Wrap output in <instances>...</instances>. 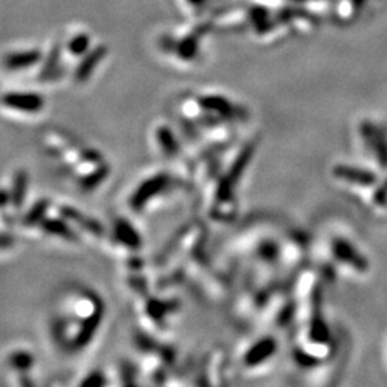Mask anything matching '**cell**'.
<instances>
[{
  "label": "cell",
  "instance_id": "19",
  "mask_svg": "<svg viewBox=\"0 0 387 387\" xmlns=\"http://www.w3.org/2000/svg\"><path fill=\"white\" fill-rule=\"evenodd\" d=\"M85 48H86V39L82 38V36L76 38V39L72 42V46H71V49H72L75 53H81Z\"/></svg>",
  "mask_w": 387,
  "mask_h": 387
},
{
  "label": "cell",
  "instance_id": "1",
  "mask_svg": "<svg viewBox=\"0 0 387 387\" xmlns=\"http://www.w3.org/2000/svg\"><path fill=\"white\" fill-rule=\"evenodd\" d=\"M360 136L367 145V148L373 152L380 166L387 168V134L383 128L375 125L373 122L363 121L360 123Z\"/></svg>",
  "mask_w": 387,
  "mask_h": 387
},
{
  "label": "cell",
  "instance_id": "15",
  "mask_svg": "<svg viewBox=\"0 0 387 387\" xmlns=\"http://www.w3.org/2000/svg\"><path fill=\"white\" fill-rule=\"evenodd\" d=\"M8 363L10 364L12 369H14L16 371H19L21 375H25L26 371H29L30 369L34 367L35 363V358L34 354L26 350H16L12 351L8 358Z\"/></svg>",
  "mask_w": 387,
  "mask_h": 387
},
{
  "label": "cell",
  "instance_id": "14",
  "mask_svg": "<svg viewBox=\"0 0 387 387\" xmlns=\"http://www.w3.org/2000/svg\"><path fill=\"white\" fill-rule=\"evenodd\" d=\"M26 190H27V174L25 171H18L16 175L13 177L12 188L9 191L10 205H13L14 208L19 210L23 205V199L26 197Z\"/></svg>",
  "mask_w": 387,
  "mask_h": 387
},
{
  "label": "cell",
  "instance_id": "21",
  "mask_svg": "<svg viewBox=\"0 0 387 387\" xmlns=\"http://www.w3.org/2000/svg\"><path fill=\"white\" fill-rule=\"evenodd\" d=\"M384 188H386V190H387V181H386V185H384Z\"/></svg>",
  "mask_w": 387,
  "mask_h": 387
},
{
  "label": "cell",
  "instance_id": "3",
  "mask_svg": "<svg viewBox=\"0 0 387 387\" xmlns=\"http://www.w3.org/2000/svg\"><path fill=\"white\" fill-rule=\"evenodd\" d=\"M3 103L22 114H38L45 108V98L34 92H12L3 97Z\"/></svg>",
  "mask_w": 387,
  "mask_h": 387
},
{
  "label": "cell",
  "instance_id": "7",
  "mask_svg": "<svg viewBox=\"0 0 387 387\" xmlns=\"http://www.w3.org/2000/svg\"><path fill=\"white\" fill-rule=\"evenodd\" d=\"M275 349H277V342L274 338L267 337V338L260 340V342H257L249 351H247L245 358H244L245 366L254 367L262 362H266L274 354Z\"/></svg>",
  "mask_w": 387,
  "mask_h": 387
},
{
  "label": "cell",
  "instance_id": "10",
  "mask_svg": "<svg viewBox=\"0 0 387 387\" xmlns=\"http://www.w3.org/2000/svg\"><path fill=\"white\" fill-rule=\"evenodd\" d=\"M254 145H247L241 152L240 155L237 157V160L234 161V164L231 165V169H229V173L227 174V177L224 178V181L229 185V187L234 188V185L240 181V178L242 177L244 171H245V168L247 165H249L251 162V158H253V155H254Z\"/></svg>",
  "mask_w": 387,
  "mask_h": 387
},
{
  "label": "cell",
  "instance_id": "17",
  "mask_svg": "<svg viewBox=\"0 0 387 387\" xmlns=\"http://www.w3.org/2000/svg\"><path fill=\"white\" fill-rule=\"evenodd\" d=\"M46 210H48V203L46 201H43V203H38L35 205L34 210H30L26 215V219H25V223L29 224V225H32V224H39L43 219H45V214H46Z\"/></svg>",
  "mask_w": 387,
  "mask_h": 387
},
{
  "label": "cell",
  "instance_id": "4",
  "mask_svg": "<svg viewBox=\"0 0 387 387\" xmlns=\"http://www.w3.org/2000/svg\"><path fill=\"white\" fill-rule=\"evenodd\" d=\"M332 247L333 254L338 261L345 262V264L355 269L358 271H366L369 269L367 258L362 253H359V250L355 249L351 242L343 238H337L333 241Z\"/></svg>",
  "mask_w": 387,
  "mask_h": 387
},
{
  "label": "cell",
  "instance_id": "13",
  "mask_svg": "<svg viewBox=\"0 0 387 387\" xmlns=\"http://www.w3.org/2000/svg\"><path fill=\"white\" fill-rule=\"evenodd\" d=\"M155 141H157L161 152L166 155V157H174L179 151V145L174 132L166 125H158L155 128Z\"/></svg>",
  "mask_w": 387,
  "mask_h": 387
},
{
  "label": "cell",
  "instance_id": "18",
  "mask_svg": "<svg viewBox=\"0 0 387 387\" xmlns=\"http://www.w3.org/2000/svg\"><path fill=\"white\" fill-rule=\"evenodd\" d=\"M106 384V379L105 375L102 371H94V373L88 375L82 382L81 386H89V387H94V386H103Z\"/></svg>",
  "mask_w": 387,
  "mask_h": 387
},
{
  "label": "cell",
  "instance_id": "6",
  "mask_svg": "<svg viewBox=\"0 0 387 387\" xmlns=\"http://www.w3.org/2000/svg\"><path fill=\"white\" fill-rule=\"evenodd\" d=\"M333 174L340 178L345 179L350 184H355L360 185V187H371L377 182V177L366 171V169H362L359 166H351V165H336L333 169Z\"/></svg>",
  "mask_w": 387,
  "mask_h": 387
},
{
  "label": "cell",
  "instance_id": "2",
  "mask_svg": "<svg viewBox=\"0 0 387 387\" xmlns=\"http://www.w3.org/2000/svg\"><path fill=\"white\" fill-rule=\"evenodd\" d=\"M169 181L171 179H169L166 174H157L145 179L134 191L131 197V207L134 210H141L142 207H145L148 201H151L153 197L160 195L168 187Z\"/></svg>",
  "mask_w": 387,
  "mask_h": 387
},
{
  "label": "cell",
  "instance_id": "12",
  "mask_svg": "<svg viewBox=\"0 0 387 387\" xmlns=\"http://www.w3.org/2000/svg\"><path fill=\"white\" fill-rule=\"evenodd\" d=\"M39 225L43 231H46L51 236H56V237L71 240V241L76 240V234L71 228V224L59 215H58V219H48V216H45V219L39 223Z\"/></svg>",
  "mask_w": 387,
  "mask_h": 387
},
{
  "label": "cell",
  "instance_id": "11",
  "mask_svg": "<svg viewBox=\"0 0 387 387\" xmlns=\"http://www.w3.org/2000/svg\"><path fill=\"white\" fill-rule=\"evenodd\" d=\"M199 108L201 110L208 111V114L219 115L223 118H231L237 115L236 108L232 106L228 99L221 97H205L199 99Z\"/></svg>",
  "mask_w": 387,
  "mask_h": 387
},
{
  "label": "cell",
  "instance_id": "20",
  "mask_svg": "<svg viewBox=\"0 0 387 387\" xmlns=\"http://www.w3.org/2000/svg\"><path fill=\"white\" fill-rule=\"evenodd\" d=\"M13 237L9 236H0V249H8V247L13 245Z\"/></svg>",
  "mask_w": 387,
  "mask_h": 387
},
{
  "label": "cell",
  "instance_id": "16",
  "mask_svg": "<svg viewBox=\"0 0 387 387\" xmlns=\"http://www.w3.org/2000/svg\"><path fill=\"white\" fill-rule=\"evenodd\" d=\"M38 59H39V53L38 52H26V53L12 56L8 60V65L10 68H13V69L27 68L29 65H34Z\"/></svg>",
  "mask_w": 387,
  "mask_h": 387
},
{
  "label": "cell",
  "instance_id": "5",
  "mask_svg": "<svg viewBox=\"0 0 387 387\" xmlns=\"http://www.w3.org/2000/svg\"><path fill=\"white\" fill-rule=\"evenodd\" d=\"M58 215L62 216L64 220H66L69 224H76L82 231L88 232V234L90 236H95V237L102 236V232H103L102 225L97 220L90 219V216H86L85 214L77 211L73 207H69V205L59 207Z\"/></svg>",
  "mask_w": 387,
  "mask_h": 387
},
{
  "label": "cell",
  "instance_id": "9",
  "mask_svg": "<svg viewBox=\"0 0 387 387\" xmlns=\"http://www.w3.org/2000/svg\"><path fill=\"white\" fill-rule=\"evenodd\" d=\"M42 144H43L45 151L49 155H52V157H56L58 160L65 153L68 148L73 145L72 139L69 136H65V134L58 132V131L43 134Z\"/></svg>",
  "mask_w": 387,
  "mask_h": 387
},
{
  "label": "cell",
  "instance_id": "8",
  "mask_svg": "<svg viewBox=\"0 0 387 387\" xmlns=\"http://www.w3.org/2000/svg\"><path fill=\"white\" fill-rule=\"evenodd\" d=\"M114 236H115V240L122 247H125V249H129V250H138L142 244L139 232L125 220H119L115 224Z\"/></svg>",
  "mask_w": 387,
  "mask_h": 387
}]
</instances>
